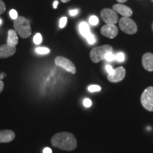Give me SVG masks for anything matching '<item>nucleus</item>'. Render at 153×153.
<instances>
[{
    "label": "nucleus",
    "mask_w": 153,
    "mask_h": 153,
    "mask_svg": "<svg viewBox=\"0 0 153 153\" xmlns=\"http://www.w3.org/2000/svg\"><path fill=\"white\" fill-rule=\"evenodd\" d=\"M53 146L60 150L71 151L76 148V139L73 134L68 132H61L54 135L51 139Z\"/></svg>",
    "instance_id": "f257e3e1"
},
{
    "label": "nucleus",
    "mask_w": 153,
    "mask_h": 153,
    "mask_svg": "<svg viewBox=\"0 0 153 153\" xmlns=\"http://www.w3.org/2000/svg\"><path fill=\"white\" fill-rule=\"evenodd\" d=\"M14 30L22 38H27L31 35V28L29 22L24 16H19L14 22Z\"/></svg>",
    "instance_id": "f03ea898"
},
{
    "label": "nucleus",
    "mask_w": 153,
    "mask_h": 153,
    "mask_svg": "<svg viewBox=\"0 0 153 153\" xmlns=\"http://www.w3.org/2000/svg\"><path fill=\"white\" fill-rule=\"evenodd\" d=\"M113 48L109 45H104L101 46L94 48L90 52V58L94 63H98L100 61L104 60L105 55L107 53L112 52Z\"/></svg>",
    "instance_id": "7ed1b4c3"
},
{
    "label": "nucleus",
    "mask_w": 153,
    "mask_h": 153,
    "mask_svg": "<svg viewBox=\"0 0 153 153\" xmlns=\"http://www.w3.org/2000/svg\"><path fill=\"white\" fill-rule=\"evenodd\" d=\"M142 106L149 111H153V87L145 89L140 97Z\"/></svg>",
    "instance_id": "20e7f679"
},
{
    "label": "nucleus",
    "mask_w": 153,
    "mask_h": 153,
    "mask_svg": "<svg viewBox=\"0 0 153 153\" xmlns=\"http://www.w3.org/2000/svg\"><path fill=\"white\" fill-rule=\"evenodd\" d=\"M119 27L124 33L127 34H134L137 32V25L133 20L129 17H123L119 21Z\"/></svg>",
    "instance_id": "39448f33"
},
{
    "label": "nucleus",
    "mask_w": 153,
    "mask_h": 153,
    "mask_svg": "<svg viewBox=\"0 0 153 153\" xmlns=\"http://www.w3.org/2000/svg\"><path fill=\"white\" fill-rule=\"evenodd\" d=\"M55 63L57 66L60 67L70 73L73 74L76 73V68L74 63L66 57L62 56L57 57L55 59Z\"/></svg>",
    "instance_id": "423d86ee"
},
{
    "label": "nucleus",
    "mask_w": 153,
    "mask_h": 153,
    "mask_svg": "<svg viewBox=\"0 0 153 153\" xmlns=\"http://www.w3.org/2000/svg\"><path fill=\"white\" fill-rule=\"evenodd\" d=\"M101 16L106 24H115L118 22V17L114 10L110 9H104L101 11Z\"/></svg>",
    "instance_id": "0eeeda50"
},
{
    "label": "nucleus",
    "mask_w": 153,
    "mask_h": 153,
    "mask_svg": "<svg viewBox=\"0 0 153 153\" xmlns=\"http://www.w3.org/2000/svg\"><path fill=\"white\" fill-rule=\"evenodd\" d=\"M126 76V70L123 67L115 69L112 74H108L107 79L111 82H118L122 81Z\"/></svg>",
    "instance_id": "6e6552de"
},
{
    "label": "nucleus",
    "mask_w": 153,
    "mask_h": 153,
    "mask_svg": "<svg viewBox=\"0 0 153 153\" xmlns=\"http://www.w3.org/2000/svg\"><path fill=\"white\" fill-rule=\"evenodd\" d=\"M101 33L105 37L108 38H114L117 36L118 29L115 26V24H106L101 28Z\"/></svg>",
    "instance_id": "1a4fd4ad"
},
{
    "label": "nucleus",
    "mask_w": 153,
    "mask_h": 153,
    "mask_svg": "<svg viewBox=\"0 0 153 153\" xmlns=\"http://www.w3.org/2000/svg\"><path fill=\"white\" fill-rule=\"evenodd\" d=\"M16 48L15 46H11L8 44L0 46V58H7L12 56L16 53Z\"/></svg>",
    "instance_id": "9d476101"
},
{
    "label": "nucleus",
    "mask_w": 153,
    "mask_h": 153,
    "mask_svg": "<svg viewBox=\"0 0 153 153\" xmlns=\"http://www.w3.org/2000/svg\"><path fill=\"white\" fill-rule=\"evenodd\" d=\"M113 9L115 11H117L118 14L122 15L124 17H129L133 14V11H132L131 8H129L127 6L120 4H117L113 6Z\"/></svg>",
    "instance_id": "9b49d317"
},
{
    "label": "nucleus",
    "mask_w": 153,
    "mask_h": 153,
    "mask_svg": "<svg viewBox=\"0 0 153 153\" xmlns=\"http://www.w3.org/2000/svg\"><path fill=\"white\" fill-rule=\"evenodd\" d=\"M143 65L148 71H153V54L150 53H147L143 56L142 58Z\"/></svg>",
    "instance_id": "f8f14e48"
},
{
    "label": "nucleus",
    "mask_w": 153,
    "mask_h": 153,
    "mask_svg": "<svg viewBox=\"0 0 153 153\" xmlns=\"http://www.w3.org/2000/svg\"><path fill=\"white\" fill-rule=\"evenodd\" d=\"M15 138V133L11 130H2L0 131V143L11 142Z\"/></svg>",
    "instance_id": "ddd939ff"
},
{
    "label": "nucleus",
    "mask_w": 153,
    "mask_h": 153,
    "mask_svg": "<svg viewBox=\"0 0 153 153\" xmlns=\"http://www.w3.org/2000/svg\"><path fill=\"white\" fill-rule=\"evenodd\" d=\"M16 31L14 29H10L8 30V38H7V43L11 46H16L18 44L19 38L17 36Z\"/></svg>",
    "instance_id": "4468645a"
},
{
    "label": "nucleus",
    "mask_w": 153,
    "mask_h": 153,
    "mask_svg": "<svg viewBox=\"0 0 153 153\" xmlns=\"http://www.w3.org/2000/svg\"><path fill=\"white\" fill-rule=\"evenodd\" d=\"M79 33L83 37L86 38L87 36L91 33L89 30V26L87 22H82L79 25Z\"/></svg>",
    "instance_id": "2eb2a0df"
},
{
    "label": "nucleus",
    "mask_w": 153,
    "mask_h": 153,
    "mask_svg": "<svg viewBox=\"0 0 153 153\" xmlns=\"http://www.w3.org/2000/svg\"><path fill=\"white\" fill-rule=\"evenodd\" d=\"M36 52L38 53V54L45 55V54H48V53H50V49L48 48H44V47L36 48Z\"/></svg>",
    "instance_id": "dca6fc26"
},
{
    "label": "nucleus",
    "mask_w": 153,
    "mask_h": 153,
    "mask_svg": "<svg viewBox=\"0 0 153 153\" xmlns=\"http://www.w3.org/2000/svg\"><path fill=\"white\" fill-rule=\"evenodd\" d=\"M115 60L119 62H123L125 60V55L122 52L118 53L117 54L115 55Z\"/></svg>",
    "instance_id": "f3484780"
},
{
    "label": "nucleus",
    "mask_w": 153,
    "mask_h": 153,
    "mask_svg": "<svg viewBox=\"0 0 153 153\" xmlns=\"http://www.w3.org/2000/svg\"><path fill=\"white\" fill-rule=\"evenodd\" d=\"M101 88L100 86L99 85H93L88 87V91H89V92H96V91H101Z\"/></svg>",
    "instance_id": "a211bd4d"
},
{
    "label": "nucleus",
    "mask_w": 153,
    "mask_h": 153,
    "mask_svg": "<svg viewBox=\"0 0 153 153\" xmlns=\"http://www.w3.org/2000/svg\"><path fill=\"white\" fill-rule=\"evenodd\" d=\"M86 38H87V41L88 43L90 44V45H93V44H94L96 43V41H97V40H96L95 36L91 33H89V35L86 37Z\"/></svg>",
    "instance_id": "6ab92c4d"
},
{
    "label": "nucleus",
    "mask_w": 153,
    "mask_h": 153,
    "mask_svg": "<svg viewBox=\"0 0 153 153\" xmlns=\"http://www.w3.org/2000/svg\"><path fill=\"white\" fill-rule=\"evenodd\" d=\"M104 60L108 61V62H112V61L115 60V55L113 53V52L107 53L105 55Z\"/></svg>",
    "instance_id": "aec40b11"
},
{
    "label": "nucleus",
    "mask_w": 153,
    "mask_h": 153,
    "mask_svg": "<svg viewBox=\"0 0 153 153\" xmlns=\"http://www.w3.org/2000/svg\"><path fill=\"white\" fill-rule=\"evenodd\" d=\"M33 42L36 45H39L42 42V36L41 33H36L35 36L33 37Z\"/></svg>",
    "instance_id": "412c9836"
},
{
    "label": "nucleus",
    "mask_w": 153,
    "mask_h": 153,
    "mask_svg": "<svg viewBox=\"0 0 153 153\" xmlns=\"http://www.w3.org/2000/svg\"><path fill=\"white\" fill-rule=\"evenodd\" d=\"M89 23L92 26H97L99 24V19L96 16H91L89 18Z\"/></svg>",
    "instance_id": "4be33fe9"
},
{
    "label": "nucleus",
    "mask_w": 153,
    "mask_h": 153,
    "mask_svg": "<svg viewBox=\"0 0 153 153\" xmlns=\"http://www.w3.org/2000/svg\"><path fill=\"white\" fill-rule=\"evenodd\" d=\"M67 22H68V18L65 16H63L60 19V28H63L65 26H66Z\"/></svg>",
    "instance_id": "5701e85b"
},
{
    "label": "nucleus",
    "mask_w": 153,
    "mask_h": 153,
    "mask_svg": "<svg viewBox=\"0 0 153 153\" xmlns=\"http://www.w3.org/2000/svg\"><path fill=\"white\" fill-rule=\"evenodd\" d=\"M9 15H10L11 18L14 19V20H16L19 17L18 13H17V11L15 9H11V10H10V11H9Z\"/></svg>",
    "instance_id": "b1692460"
},
{
    "label": "nucleus",
    "mask_w": 153,
    "mask_h": 153,
    "mask_svg": "<svg viewBox=\"0 0 153 153\" xmlns=\"http://www.w3.org/2000/svg\"><path fill=\"white\" fill-rule=\"evenodd\" d=\"M6 10V6L3 0H0V15L2 14Z\"/></svg>",
    "instance_id": "393cba45"
},
{
    "label": "nucleus",
    "mask_w": 153,
    "mask_h": 153,
    "mask_svg": "<svg viewBox=\"0 0 153 153\" xmlns=\"http://www.w3.org/2000/svg\"><path fill=\"white\" fill-rule=\"evenodd\" d=\"M83 104L85 107H87V108H89V107H90L91 106V104H92V102H91V101L90 100V99L87 98V99H84Z\"/></svg>",
    "instance_id": "a878e982"
},
{
    "label": "nucleus",
    "mask_w": 153,
    "mask_h": 153,
    "mask_svg": "<svg viewBox=\"0 0 153 153\" xmlns=\"http://www.w3.org/2000/svg\"><path fill=\"white\" fill-rule=\"evenodd\" d=\"M106 72H108V74H112L113 73V72H114V69L112 68L111 66L110 65H106Z\"/></svg>",
    "instance_id": "bb28decb"
},
{
    "label": "nucleus",
    "mask_w": 153,
    "mask_h": 153,
    "mask_svg": "<svg viewBox=\"0 0 153 153\" xmlns=\"http://www.w3.org/2000/svg\"><path fill=\"white\" fill-rule=\"evenodd\" d=\"M78 13H79V10L78 9H72V10H70L69 14H70V16H74L76 15H77Z\"/></svg>",
    "instance_id": "cd10ccee"
},
{
    "label": "nucleus",
    "mask_w": 153,
    "mask_h": 153,
    "mask_svg": "<svg viewBox=\"0 0 153 153\" xmlns=\"http://www.w3.org/2000/svg\"><path fill=\"white\" fill-rule=\"evenodd\" d=\"M4 87V82L0 79V94L2 92Z\"/></svg>",
    "instance_id": "c85d7f7f"
},
{
    "label": "nucleus",
    "mask_w": 153,
    "mask_h": 153,
    "mask_svg": "<svg viewBox=\"0 0 153 153\" xmlns=\"http://www.w3.org/2000/svg\"><path fill=\"white\" fill-rule=\"evenodd\" d=\"M43 153H52V150L50 148H45L43 150Z\"/></svg>",
    "instance_id": "c756f323"
},
{
    "label": "nucleus",
    "mask_w": 153,
    "mask_h": 153,
    "mask_svg": "<svg viewBox=\"0 0 153 153\" xmlns=\"http://www.w3.org/2000/svg\"><path fill=\"white\" fill-rule=\"evenodd\" d=\"M57 5H58V1H57V0H55L54 2H53V8L57 9Z\"/></svg>",
    "instance_id": "7c9ffc66"
},
{
    "label": "nucleus",
    "mask_w": 153,
    "mask_h": 153,
    "mask_svg": "<svg viewBox=\"0 0 153 153\" xmlns=\"http://www.w3.org/2000/svg\"><path fill=\"white\" fill-rule=\"evenodd\" d=\"M6 76V74H5L4 73H1V74H0V79H3L4 76Z\"/></svg>",
    "instance_id": "2f4dec72"
},
{
    "label": "nucleus",
    "mask_w": 153,
    "mask_h": 153,
    "mask_svg": "<svg viewBox=\"0 0 153 153\" xmlns=\"http://www.w3.org/2000/svg\"><path fill=\"white\" fill-rule=\"evenodd\" d=\"M117 1L120 3H123V2H126V1H127V0H117Z\"/></svg>",
    "instance_id": "473e14b6"
},
{
    "label": "nucleus",
    "mask_w": 153,
    "mask_h": 153,
    "mask_svg": "<svg viewBox=\"0 0 153 153\" xmlns=\"http://www.w3.org/2000/svg\"><path fill=\"white\" fill-rule=\"evenodd\" d=\"M61 1H62V2L63 3H67L68 2V1H70V0H61Z\"/></svg>",
    "instance_id": "72a5a7b5"
},
{
    "label": "nucleus",
    "mask_w": 153,
    "mask_h": 153,
    "mask_svg": "<svg viewBox=\"0 0 153 153\" xmlns=\"http://www.w3.org/2000/svg\"><path fill=\"white\" fill-rule=\"evenodd\" d=\"M1 22H1V19H0V25L1 24Z\"/></svg>",
    "instance_id": "f704fd0d"
},
{
    "label": "nucleus",
    "mask_w": 153,
    "mask_h": 153,
    "mask_svg": "<svg viewBox=\"0 0 153 153\" xmlns=\"http://www.w3.org/2000/svg\"><path fill=\"white\" fill-rule=\"evenodd\" d=\"M152 28H153V26H152Z\"/></svg>",
    "instance_id": "c9c22d12"
},
{
    "label": "nucleus",
    "mask_w": 153,
    "mask_h": 153,
    "mask_svg": "<svg viewBox=\"0 0 153 153\" xmlns=\"http://www.w3.org/2000/svg\"><path fill=\"white\" fill-rule=\"evenodd\" d=\"M152 1H153V0H152Z\"/></svg>",
    "instance_id": "e433bc0d"
}]
</instances>
